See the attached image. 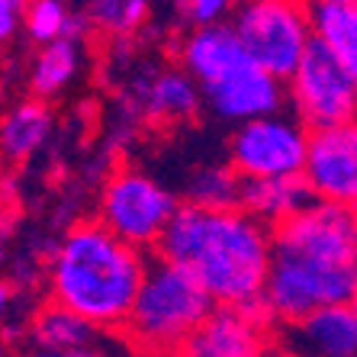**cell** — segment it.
I'll use <instances>...</instances> for the list:
<instances>
[{"instance_id":"cell-1","label":"cell","mask_w":357,"mask_h":357,"mask_svg":"<svg viewBox=\"0 0 357 357\" xmlns=\"http://www.w3.org/2000/svg\"><path fill=\"white\" fill-rule=\"evenodd\" d=\"M357 290V219L354 209L332 199L274 225L271 274L264 306L277 325L296 322L328 303H351Z\"/></svg>"},{"instance_id":"cell-2","label":"cell","mask_w":357,"mask_h":357,"mask_svg":"<svg viewBox=\"0 0 357 357\" xmlns=\"http://www.w3.org/2000/svg\"><path fill=\"white\" fill-rule=\"evenodd\" d=\"M274 229L241 206L213 209L183 199L155 255L187 267L216 303H258L271 274Z\"/></svg>"},{"instance_id":"cell-3","label":"cell","mask_w":357,"mask_h":357,"mask_svg":"<svg viewBox=\"0 0 357 357\" xmlns=\"http://www.w3.org/2000/svg\"><path fill=\"white\" fill-rule=\"evenodd\" d=\"M145 271V248L119 238L100 219H84L68 229L52 255L49 296L103 328L123 332Z\"/></svg>"},{"instance_id":"cell-4","label":"cell","mask_w":357,"mask_h":357,"mask_svg":"<svg viewBox=\"0 0 357 357\" xmlns=\"http://www.w3.org/2000/svg\"><path fill=\"white\" fill-rule=\"evenodd\" d=\"M177 65L197 77L209 109L229 123L277 113L287 103V81L251 55L229 20L187 26L177 42Z\"/></svg>"},{"instance_id":"cell-5","label":"cell","mask_w":357,"mask_h":357,"mask_svg":"<svg viewBox=\"0 0 357 357\" xmlns=\"http://www.w3.org/2000/svg\"><path fill=\"white\" fill-rule=\"evenodd\" d=\"M213 306V293L187 267L155 255L123 325L126 348L139 354H183Z\"/></svg>"},{"instance_id":"cell-6","label":"cell","mask_w":357,"mask_h":357,"mask_svg":"<svg viewBox=\"0 0 357 357\" xmlns=\"http://www.w3.org/2000/svg\"><path fill=\"white\" fill-rule=\"evenodd\" d=\"M229 23L251 55L283 81L296 71L299 59L316 42L309 0H238Z\"/></svg>"},{"instance_id":"cell-7","label":"cell","mask_w":357,"mask_h":357,"mask_svg":"<svg viewBox=\"0 0 357 357\" xmlns=\"http://www.w3.org/2000/svg\"><path fill=\"white\" fill-rule=\"evenodd\" d=\"M177 206L181 199L165 183L135 167H116L100 190L97 219L109 225L119 238L132 241L145 251H155Z\"/></svg>"},{"instance_id":"cell-8","label":"cell","mask_w":357,"mask_h":357,"mask_svg":"<svg viewBox=\"0 0 357 357\" xmlns=\"http://www.w3.org/2000/svg\"><path fill=\"white\" fill-rule=\"evenodd\" d=\"M287 103L309 129H322L357 116V84L322 39H316L287 77Z\"/></svg>"},{"instance_id":"cell-9","label":"cell","mask_w":357,"mask_h":357,"mask_svg":"<svg viewBox=\"0 0 357 357\" xmlns=\"http://www.w3.org/2000/svg\"><path fill=\"white\" fill-rule=\"evenodd\" d=\"M309 129L299 116L264 113L235 123L229 139V161L241 177H290L303 174L309 155Z\"/></svg>"},{"instance_id":"cell-10","label":"cell","mask_w":357,"mask_h":357,"mask_svg":"<svg viewBox=\"0 0 357 357\" xmlns=\"http://www.w3.org/2000/svg\"><path fill=\"white\" fill-rule=\"evenodd\" d=\"M277 351V322L258 303H216L190 335L183 354L190 357H261Z\"/></svg>"},{"instance_id":"cell-11","label":"cell","mask_w":357,"mask_h":357,"mask_svg":"<svg viewBox=\"0 0 357 357\" xmlns=\"http://www.w3.org/2000/svg\"><path fill=\"white\" fill-rule=\"evenodd\" d=\"M303 177L319 199L354 206L357 203V116L309 132Z\"/></svg>"},{"instance_id":"cell-12","label":"cell","mask_w":357,"mask_h":357,"mask_svg":"<svg viewBox=\"0 0 357 357\" xmlns=\"http://www.w3.org/2000/svg\"><path fill=\"white\" fill-rule=\"evenodd\" d=\"M113 328H103L93 319L81 316L75 309L61 306L52 299L45 309H39L29 322V351L33 354H45V357H100L109 351H119V341Z\"/></svg>"},{"instance_id":"cell-13","label":"cell","mask_w":357,"mask_h":357,"mask_svg":"<svg viewBox=\"0 0 357 357\" xmlns=\"http://www.w3.org/2000/svg\"><path fill=\"white\" fill-rule=\"evenodd\" d=\"M277 351L306 357H357V312L351 303H328L296 322L277 325Z\"/></svg>"},{"instance_id":"cell-14","label":"cell","mask_w":357,"mask_h":357,"mask_svg":"<svg viewBox=\"0 0 357 357\" xmlns=\"http://www.w3.org/2000/svg\"><path fill=\"white\" fill-rule=\"evenodd\" d=\"M312 199H316V193L303 174L245 177V183H241V209L271 229L283 219H290L293 213H299L303 206H309Z\"/></svg>"},{"instance_id":"cell-15","label":"cell","mask_w":357,"mask_h":357,"mask_svg":"<svg viewBox=\"0 0 357 357\" xmlns=\"http://www.w3.org/2000/svg\"><path fill=\"white\" fill-rule=\"evenodd\" d=\"M142 103H145V113L158 123H187L199 113V103H203V91H199L197 77L187 71V68H165L158 75H151L145 84V93H142Z\"/></svg>"},{"instance_id":"cell-16","label":"cell","mask_w":357,"mask_h":357,"mask_svg":"<svg viewBox=\"0 0 357 357\" xmlns=\"http://www.w3.org/2000/svg\"><path fill=\"white\" fill-rule=\"evenodd\" d=\"M81 71V39L61 36L45 45H39L33 65H29V93L42 100H52L68 91V84Z\"/></svg>"},{"instance_id":"cell-17","label":"cell","mask_w":357,"mask_h":357,"mask_svg":"<svg viewBox=\"0 0 357 357\" xmlns=\"http://www.w3.org/2000/svg\"><path fill=\"white\" fill-rule=\"evenodd\" d=\"M52 132V113L42 97H29L7 113L3 119V155L10 161H26L45 145Z\"/></svg>"},{"instance_id":"cell-18","label":"cell","mask_w":357,"mask_h":357,"mask_svg":"<svg viewBox=\"0 0 357 357\" xmlns=\"http://www.w3.org/2000/svg\"><path fill=\"white\" fill-rule=\"evenodd\" d=\"M312 23H316V39H322L338 55L357 84V0L312 7Z\"/></svg>"},{"instance_id":"cell-19","label":"cell","mask_w":357,"mask_h":357,"mask_svg":"<svg viewBox=\"0 0 357 357\" xmlns=\"http://www.w3.org/2000/svg\"><path fill=\"white\" fill-rule=\"evenodd\" d=\"M241 183H245V177L238 174V167L232 161H225V165H203L190 174L183 199L199 203V206H213V209H232V206H241Z\"/></svg>"},{"instance_id":"cell-20","label":"cell","mask_w":357,"mask_h":357,"mask_svg":"<svg viewBox=\"0 0 357 357\" xmlns=\"http://www.w3.org/2000/svg\"><path fill=\"white\" fill-rule=\"evenodd\" d=\"M84 26H91L87 13L75 17V13L65 7V0H29L23 10L26 39L36 42V45H45V42L61 39V36H77V39H81Z\"/></svg>"},{"instance_id":"cell-21","label":"cell","mask_w":357,"mask_h":357,"mask_svg":"<svg viewBox=\"0 0 357 357\" xmlns=\"http://www.w3.org/2000/svg\"><path fill=\"white\" fill-rule=\"evenodd\" d=\"M151 13V0H87V20L97 33L123 39L139 33Z\"/></svg>"},{"instance_id":"cell-22","label":"cell","mask_w":357,"mask_h":357,"mask_svg":"<svg viewBox=\"0 0 357 357\" xmlns=\"http://www.w3.org/2000/svg\"><path fill=\"white\" fill-rule=\"evenodd\" d=\"M235 3H238V0H187V10H183L181 20L187 26L225 23V20H232Z\"/></svg>"},{"instance_id":"cell-23","label":"cell","mask_w":357,"mask_h":357,"mask_svg":"<svg viewBox=\"0 0 357 357\" xmlns=\"http://www.w3.org/2000/svg\"><path fill=\"white\" fill-rule=\"evenodd\" d=\"M167 7L174 10L177 17H183V10H187V0H167Z\"/></svg>"},{"instance_id":"cell-24","label":"cell","mask_w":357,"mask_h":357,"mask_svg":"<svg viewBox=\"0 0 357 357\" xmlns=\"http://www.w3.org/2000/svg\"><path fill=\"white\" fill-rule=\"evenodd\" d=\"M312 7H322V3H354V0H309Z\"/></svg>"},{"instance_id":"cell-25","label":"cell","mask_w":357,"mask_h":357,"mask_svg":"<svg viewBox=\"0 0 357 357\" xmlns=\"http://www.w3.org/2000/svg\"><path fill=\"white\" fill-rule=\"evenodd\" d=\"M351 306H354V312H357V290H354V296H351Z\"/></svg>"},{"instance_id":"cell-26","label":"cell","mask_w":357,"mask_h":357,"mask_svg":"<svg viewBox=\"0 0 357 357\" xmlns=\"http://www.w3.org/2000/svg\"><path fill=\"white\" fill-rule=\"evenodd\" d=\"M17 3H20V7H26V3H29V0H17Z\"/></svg>"},{"instance_id":"cell-27","label":"cell","mask_w":357,"mask_h":357,"mask_svg":"<svg viewBox=\"0 0 357 357\" xmlns=\"http://www.w3.org/2000/svg\"><path fill=\"white\" fill-rule=\"evenodd\" d=\"M351 209H354V219H357V203H354V206H351Z\"/></svg>"}]
</instances>
